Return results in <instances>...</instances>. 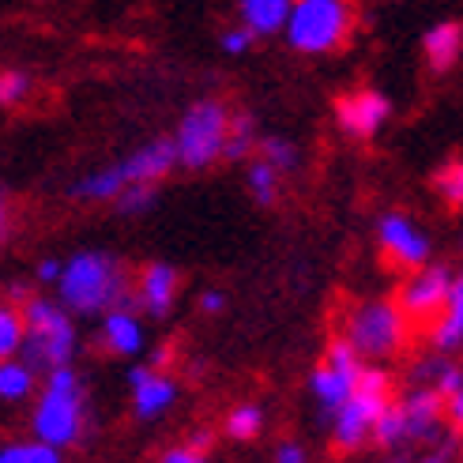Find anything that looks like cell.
Segmentation results:
<instances>
[{"label":"cell","instance_id":"obj_1","mask_svg":"<svg viewBox=\"0 0 463 463\" xmlns=\"http://www.w3.org/2000/svg\"><path fill=\"white\" fill-rule=\"evenodd\" d=\"M132 298L128 264L102 249L72 252L57 275V302L72 317H102Z\"/></svg>","mask_w":463,"mask_h":463},{"label":"cell","instance_id":"obj_2","mask_svg":"<svg viewBox=\"0 0 463 463\" xmlns=\"http://www.w3.org/2000/svg\"><path fill=\"white\" fill-rule=\"evenodd\" d=\"M87 433V388L72 365H57L38 388L31 411V437L53 449H76Z\"/></svg>","mask_w":463,"mask_h":463},{"label":"cell","instance_id":"obj_3","mask_svg":"<svg viewBox=\"0 0 463 463\" xmlns=\"http://www.w3.org/2000/svg\"><path fill=\"white\" fill-rule=\"evenodd\" d=\"M23 320H27V339H23L19 358L27 362L34 373H50L57 365H72L80 332H76V317L68 313L57 298H27L19 306Z\"/></svg>","mask_w":463,"mask_h":463},{"label":"cell","instance_id":"obj_4","mask_svg":"<svg viewBox=\"0 0 463 463\" xmlns=\"http://www.w3.org/2000/svg\"><path fill=\"white\" fill-rule=\"evenodd\" d=\"M181 166L177 162V147L174 140H151L144 147L128 151L121 162H113V166H102L95 174L80 177L72 189H68V196L72 200H118L128 184H158L162 177H170L174 170Z\"/></svg>","mask_w":463,"mask_h":463},{"label":"cell","instance_id":"obj_5","mask_svg":"<svg viewBox=\"0 0 463 463\" xmlns=\"http://www.w3.org/2000/svg\"><path fill=\"white\" fill-rule=\"evenodd\" d=\"M339 335L354 346L362 362H392L411 339V320L396 298H365L346 309Z\"/></svg>","mask_w":463,"mask_h":463},{"label":"cell","instance_id":"obj_6","mask_svg":"<svg viewBox=\"0 0 463 463\" xmlns=\"http://www.w3.org/2000/svg\"><path fill=\"white\" fill-rule=\"evenodd\" d=\"M388 403H392V377H388V369H381V362H365L354 392L328 419L335 452H362L369 445V437H373V426H377L381 411Z\"/></svg>","mask_w":463,"mask_h":463},{"label":"cell","instance_id":"obj_7","mask_svg":"<svg viewBox=\"0 0 463 463\" xmlns=\"http://www.w3.org/2000/svg\"><path fill=\"white\" fill-rule=\"evenodd\" d=\"M354 5L351 0H294L287 19V45L306 57H324L346 45L354 31Z\"/></svg>","mask_w":463,"mask_h":463},{"label":"cell","instance_id":"obj_8","mask_svg":"<svg viewBox=\"0 0 463 463\" xmlns=\"http://www.w3.org/2000/svg\"><path fill=\"white\" fill-rule=\"evenodd\" d=\"M230 132V109L215 99H200L181 113L177 132H174V147L177 162L184 170H207L212 162L222 158V144Z\"/></svg>","mask_w":463,"mask_h":463},{"label":"cell","instance_id":"obj_9","mask_svg":"<svg viewBox=\"0 0 463 463\" xmlns=\"http://www.w3.org/2000/svg\"><path fill=\"white\" fill-rule=\"evenodd\" d=\"M362 369H365V362L358 358V351L343 335H335L328 346H324L320 362L313 365V373H309V396H313L324 422H328L332 414L346 403V396H351L358 377H362Z\"/></svg>","mask_w":463,"mask_h":463},{"label":"cell","instance_id":"obj_10","mask_svg":"<svg viewBox=\"0 0 463 463\" xmlns=\"http://www.w3.org/2000/svg\"><path fill=\"white\" fill-rule=\"evenodd\" d=\"M452 268L449 264H441V260H430V264H422V268H414V271H407V279L400 283V290H396V302H400V309H403V317L411 320V324H430L437 320V313L445 309V302H449V290H452Z\"/></svg>","mask_w":463,"mask_h":463},{"label":"cell","instance_id":"obj_11","mask_svg":"<svg viewBox=\"0 0 463 463\" xmlns=\"http://www.w3.org/2000/svg\"><path fill=\"white\" fill-rule=\"evenodd\" d=\"M377 245H381V257L400 271H414L433 260V238L407 212H384L377 219Z\"/></svg>","mask_w":463,"mask_h":463},{"label":"cell","instance_id":"obj_12","mask_svg":"<svg viewBox=\"0 0 463 463\" xmlns=\"http://www.w3.org/2000/svg\"><path fill=\"white\" fill-rule=\"evenodd\" d=\"M392 99L384 95V90L377 87H358V90H346V95H339L335 102V125L339 132L346 136V140H373V136H381V128L392 121Z\"/></svg>","mask_w":463,"mask_h":463},{"label":"cell","instance_id":"obj_13","mask_svg":"<svg viewBox=\"0 0 463 463\" xmlns=\"http://www.w3.org/2000/svg\"><path fill=\"white\" fill-rule=\"evenodd\" d=\"M400 414H403V430H407V445L419 441H437L445 422V400L433 384H411L403 396L396 400Z\"/></svg>","mask_w":463,"mask_h":463},{"label":"cell","instance_id":"obj_14","mask_svg":"<svg viewBox=\"0 0 463 463\" xmlns=\"http://www.w3.org/2000/svg\"><path fill=\"white\" fill-rule=\"evenodd\" d=\"M128 388H132V414L140 422H158L177 403V381L166 377L155 365H128Z\"/></svg>","mask_w":463,"mask_h":463},{"label":"cell","instance_id":"obj_15","mask_svg":"<svg viewBox=\"0 0 463 463\" xmlns=\"http://www.w3.org/2000/svg\"><path fill=\"white\" fill-rule=\"evenodd\" d=\"M140 302H136V290L128 302L113 306L109 313H102V324H99V343L102 351L113 354V358H136L147 346V332H144V320H140Z\"/></svg>","mask_w":463,"mask_h":463},{"label":"cell","instance_id":"obj_16","mask_svg":"<svg viewBox=\"0 0 463 463\" xmlns=\"http://www.w3.org/2000/svg\"><path fill=\"white\" fill-rule=\"evenodd\" d=\"M136 302H140V309L155 320L170 317L174 302H177V290H181V271L166 260H151L140 268V275H136Z\"/></svg>","mask_w":463,"mask_h":463},{"label":"cell","instance_id":"obj_17","mask_svg":"<svg viewBox=\"0 0 463 463\" xmlns=\"http://www.w3.org/2000/svg\"><path fill=\"white\" fill-rule=\"evenodd\" d=\"M422 57L433 76H449L463 61V23L459 19H441L426 27L422 34Z\"/></svg>","mask_w":463,"mask_h":463},{"label":"cell","instance_id":"obj_18","mask_svg":"<svg viewBox=\"0 0 463 463\" xmlns=\"http://www.w3.org/2000/svg\"><path fill=\"white\" fill-rule=\"evenodd\" d=\"M430 346L437 354L463 351V268L452 275V290H449L445 309L430 324Z\"/></svg>","mask_w":463,"mask_h":463},{"label":"cell","instance_id":"obj_19","mask_svg":"<svg viewBox=\"0 0 463 463\" xmlns=\"http://www.w3.org/2000/svg\"><path fill=\"white\" fill-rule=\"evenodd\" d=\"M294 0H238V19L257 38H271L287 27Z\"/></svg>","mask_w":463,"mask_h":463},{"label":"cell","instance_id":"obj_20","mask_svg":"<svg viewBox=\"0 0 463 463\" xmlns=\"http://www.w3.org/2000/svg\"><path fill=\"white\" fill-rule=\"evenodd\" d=\"M257 118L252 113H230V132H226V144H222V162H245L257 155Z\"/></svg>","mask_w":463,"mask_h":463},{"label":"cell","instance_id":"obj_21","mask_svg":"<svg viewBox=\"0 0 463 463\" xmlns=\"http://www.w3.org/2000/svg\"><path fill=\"white\" fill-rule=\"evenodd\" d=\"M34 388H38V373L23 358H5L0 362V400L5 403L27 400Z\"/></svg>","mask_w":463,"mask_h":463},{"label":"cell","instance_id":"obj_22","mask_svg":"<svg viewBox=\"0 0 463 463\" xmlns=\"http://www.w3.org/2000/svg\"><path fill=\"white\" fill-rule=\"evenodd\" d=\"M264 422H268V414L260 403H238L226 414V437L230 441H257L264 433Z\"/></svg>","mask_w":463,"mask_h":463},{"label":"cell","instance_id":"obj_23","mask_svg":"<svg viewBox=\"0 0 463 463\" xmlns=\"http://www.w3.org/2000/svg\"><path fill=\"white\" fill-rule=\"evenodd\" d=\"M23 339H27V320L15 302H0V362L19 358Z\"/></svg>","mask_w":463,"mask_h":463},{"label":"cell","instance_id":"obj_24","mask_svg":"<svg viewBox=\"0 0 463 463\" xmlns=\"http://www.w3.org/2000/svg\"><path fill=\"white\" fill-rule=\"evenodd\" d=\"M279 189H283V174L268 166L264 158H252L249 162V193L252 200H257L260 207H271L275 200H279Z\"/></svg>","mask_w":463,"mask_h":463},{"label":"cell","instance_id":"obj_25","mask_svg":"<svg viewBox=\"0 0 463 463\" xmlns=\"http://www.w3.org/2000/svg\"><path fill=\"white\" fill-rule=\"evenodd\" d=\"M257 158H264L268 166H275L283 177L298 170V162H302V155H298L294 140H287V136H260L257 140Z\"/></svg>","mask_w":463,"mask_h":463},{"label":"cell","instance_id":"obj_26","mask_svg":"<svg viewBox=\"0 0 463 463\" xmlns=\"http://www.w3.org/2000/svg\"><path fill=\"white\" fill-rule=\"evenodd\" d=\"M0 463H64L61 459V449L38 441V437H31V441H8L0 445Z\"/></svg>","mask_w":463,"mask_h":463},{"label":"cell","instance_id":"obj_27","mask_svg":"<svg viewBox=\"0 0 463 463\" xmlns=\"http://www.w3.org/2000/svg\"><path fill=\"white\" fill-rule=\"evenodd\" d=\"M34 90V76L23 72V68H8L0 72V106H23Z\"/></svg>","mask_w":463,"mask_h":463},{"label":"cell","instance_id":"obj_28","mask_svg":"<svg viewBox=\"0 0 463 463\" xmlns=\"http://www.w3.org/2000/svg\"><path fill=\"white\" fill-rule=\"evenodd\" d=\"M113 203H118L121 215L136 219V215L151 212V207L158 203V184H128V189H125L118 200H113Z\"/></svg>","mask_w":463,"mask_h":463},{"label":"cell","instance_id":"obj_29","mask_svg":"<svg viewBox=\"0 0 463 463\" xmlns=\"http://www.w3.org/2000/svg\"><path fill=\"white\" fill-rule=\"evenodd\" d=\"M433 184H437V196H441L449 207H463V158H452L449 166H441Z\"/></svg>","mask_w":463,"mask_h":463},{"label":"cell","instance_id":"obj_30","mask_svg":"<svg viewBox=\"0 0 463 463\" xmlns=\"http://www.w3.org/2000/svg\"><path fill=\"white\" fill-rule=\"evenodd\" d=\"M252 42H257V34H252L249 27H230V31H222V38H219V45H222V53H230V57H241V53H249L252 50Z\"/></svg>","mask_w":463,"mask_h":463},{"label":"cell","instance_id":"obj_31","mask_svg":"<svg viewBox=\"0 0 463 463\" xmlns=\"http://www.w3.org/2000/svg\"><path fill=\"white\" fill-rule=\"evenodd\" d=\"M459 456V445H456V437H449V441H437L430 452H422L414 463H456Z\"/></svg>","mask_w":463,"mask_h":463},{"label":"cell","instance_id":"obj_32","mask_svg":"<svg viewBox=\"0 0 463 463\" xmlns=\"http://www.w3.org/2000/svg\"><path fill=\"white\" fill-rule=\"evenodd\" d=\"M158 463H212V456L207 452H196V449H189V445H174V449H166L162 452V459Z\"/></svg>","mask_w":463,"mask_h":463},{"label":"cell","instance_id":"obj_33","mask_svg":"<svg viewBox=\"0 0 463 463\" xmlns=\"http://www.w3.org/2000/svg\"><path fill=\"white\" fill-rule=\"evenodd\" d=\"M445 426H449L456 437H463V388L456 392V396L445 400Z\"/></svg>","mask_w":463,"mask_h":463},{"label":"cell","instance_id":"obj_34","mask_svg":"<svg viewBox=\"0 0 463 463\" xmlns=\"http://www.w3.org/2000/svg\"><path fill=\"white\" fill-rule=\"evenodd\" d=\"M271 463H309V452L302 441H283L279 449H275Z\"/></svg>","mask_w":463,"mask_h":463},{"label":"cell","instance_id":"obj_35","mask_svg":"<svg viewBox=\"0 0 463 463\" xmlns=\"http://www.w3.org/2000/svg\"><path fill=\"white\" fill-rule=\"evenodd\" d=\"M222 309H226V294H222V290H203V294H200V313L215 317V313H222Z\"/></svg>","mask_w":463,"mask_h":463},{"label":"cell","instance_id":"obj_36","mask_svg":"<svg viewBox=\"0 0 463 463\" xmlns=\"http://www.w3.org/2000/svg\"><path fill=\"white\" fill-rule=\"evenodd\" d=\"M57 275H61V260H53V257L42 260V264L34 268V279H38V283H57Z\"/></svg>","mask_w":463,"mask_h":463},{"label":"cell","instance_id":"obj_37","mask_svg":"<svg viewBox=\"0 0 463 463\" xmlns=\"http://www.w3.org/2000/svg\"><path fill=\"white\" fill-rule=\"evenodd\" d=\"M212 441H215L212 430H196V433H189V441H184V445L196 449V452H207V449H212Z\"/></svg>","mask_w":463,"mask_h":463},{"label":"cell","instance_id":"obj_38","mask_svg":"<svg viewBox=\"0 0 463 463\" xmlns=\"http://www.w3.org/2000/svg\"><path fill=\"white\" fill-rule=\"evenodd\" d=\"M5 226H8V207H5V200H0V234H5Z\"/></svg>","mask_w":463,"mask_h":463},{"label":"cell","instance_id":"obj_39","mask_svg":"<svg viewBox=\"0 0 463 463\" xmlns=\"http://www.w3.org/2000/svg\"><path fill=\"white\" fill-rule=\"evenodd\" d=\"M381 463H407V456H392V459H381Z\"/></svg>","mask_w":463,"mask_h":463}]
</instances>
